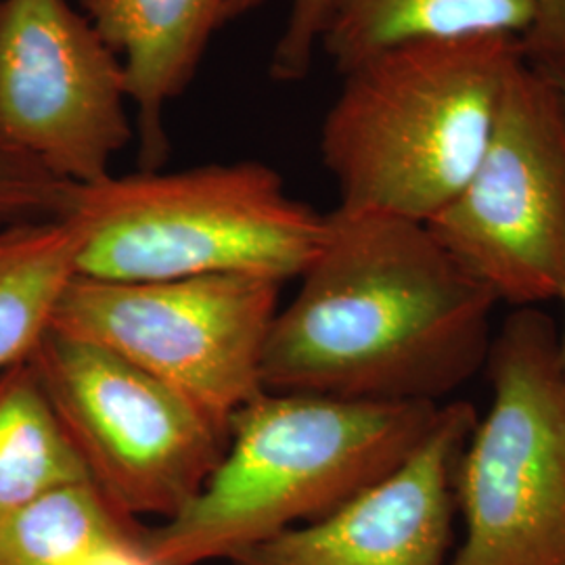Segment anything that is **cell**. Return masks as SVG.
<instances>
[{
  "label": "cell",
  "mask_w": 565,
  "mask_h": 565,
  "mask_svg": "<svg viewBox=\"0 0 565 565\" xmlns=\"http://www.w3.org/2000/svg\"><path fill=\"white\" fill-rule=\"evenodd\" d=\"M300 281L266 338V392L443 404L486 369L499 300L427 224L335 207Z\"/></svg>",
  "instance_id": "obj_1"
},
{
  "label": "cell",
  "mask_w": 565,
  "mask_h": 565,
  "mask_svg": "<svg viewBox=\"0 0 565 565\" xmlns=\"http://www.w3.org/2000/svg\"><path fill=\"white\" fill-rule=\"evenodd\" d=\"M443 411L264 390L231 419L223 461L198 499L145 532L149 562H233L285 530L323 520L406 463Z\"/></svg>",
  "instance_id": "obj_2"
},
{
  "label": "cell",
  "mask_w": 565,
  "mask_h": 565,
  "mask_svg": "<svg viewBox=\"0 0 565 565\" xmlns=\"http://www.w3.org/2000/svg\"><path fill=\"white\" fill-rule=\"evenodd\" d=\"M522 57L507 36L408 42L343 74L321 132L338 207L434 221L480 162Z\"/></svg>",
  "instance_id": "obj_3"
},
{
  "label": "cell",
  "mask_w": 565,
  "mask_h": 565,
  "mask_svg": "<svg viewBox=\"0 0 565 565\" xmlns=\"http://www.w3.org/2000/svg\"><path fill=\"white\" fill-rule=\"evenodd\" d=\"M63 221L76 233V275L103 281L287 282L302 277L327 231V216L263 162L107 174L74 184Z\"/></svg>",
  "instance_id": "obj_4"
},
{
  "label": "cell",
  "mask_w": 565,
  "mask_h": 565,
  "mask_svg": "<svg viewBox=\"0 0 565 565\" xmlns=\"http://www.w3.org/2000/svg\"><path fill=\"white\" fill-rule=\"evenodd\" d=\"M492 403L455 469L465 539L448 565H565L559 324L515 308L488 352Z\"/></svg>",
  "instance_id": "obj_5"
},
{
  "label": "cell",
  "mask_w": 565,
  "mask_h": 565,
  "mask_svg": "<svg viewBox=\"0 0 565 565\" xmlns=\"http://www.w3.org/2000/svg\"><path fill=\"white\" fill-rule=\"evenodd\" d=\"M427 228L499 302L562 300L565 102L545 65L513 63L480 162Z\"/></svg>",
  "instance_id": "obj_6"
},
{
  "label": "cell",
  "mask_w": 565,
  "mask_h": 565,
  "mask_svg": "<svg viewBox=\"0 0 565 565\" xmlns=\"http://www.w3.org/2000/svg\"><path fill=\"white\" fill-rule=\"evenodd\" d=\"M282 282L210 275L67 282L51 329L99 345L231 427L264 392L263 356Z\"/></svg>",
  "instance_id": "obj_7"
},
{
  "label": "cell",
  "mask_w": 565,
  "mask_h": 565,
  "mask_svg": "<svg viewBox=\"0 0 565 565\" xmlns=\"http://www.w3.org/2000/svg\"><path fill=\"white\" fill-rule=\"evenodd\" d=\"M28 361L90 482L124 515L177 518L223 461L228 425L99 345L51 329Z\"/></svg>",
  "instance_id": "obj_8"
},
{
  "label": "cell",
  "mask_w": 565,
  "mask_h": 565,
  "mask_svg": "<svg viewBox=\"0 0 565 565\" xmlns=\"http://www.w3.org/2000/svg\"><path fill=\"white\" fill-rule=\"evenodd\" d=\"M118 55L70 0H0V139L70 184L132 139Z\"/></svg>",
  "instance_id": "obj_9"
},
{
  "label": "cell",
  "mask_w": 565,
  "mask_h": 565,
  "mask_svg": "<svg viewBox=\"0 0 565 565\" xmlns=\"http://www.w3.org/2000/svg\"><path fill=\"white\" fill-rule=\"evenodd\" d=\"M471 403L445 404L419 450L380 484L319 522L252 546L233 565H448L455 546V469L476 429Z\"/></svg>",
  "instance_id": "obj_10"
},
{
  "label": "cell",
  "mask_w": 565,
  "mask_h": 565,
  "mask_svg": "<svg viewBox=\"0 0 565 565\" xmlns=\"http://www.w3.org/2000/svg\"><path fill=\"white\" fill-rule=\"evenodd\" d=\"M218 4L221 0H82L93 28L124 57L145 170H156L168 156L166 105L195 76L207 42L221 28Z\"/></svg>",
  "instance_id": "obj_11"
},
{
  "label": "cell",
  "mask_w": 565,
  "mask_h": 565,
  "mask_svg": "<svg viewBox=\"0 0 565 565\" xmlns=\"http://www.w3.org/2000/svg\"><path fill=\"white\" fill-rule=\"evenodd\" d=\"M539 0H327L321 41L348 74L387 49L424 41H522Z\"/></svg>",
  "instance_id": "obj_12"
},
{
  "label": "cell",
  "mask_w": 565,
  "mask_h": 565,
  "mask_svg": "<svg viewBox=\"0 0 565 565\" xmlns=\"http://www.w3.org/2000/svg\"><path fill=\"white\" fill-rule=\"evenodd\" d=\"M76 233L63 218L0 228V371L30 359L76 277Z\"/></svg>",
  "instance_id": "obj_13"
},
{
  "label": "cell",
  "mask_w": 565,
  "mask_h": 565,
  "mask_svg": "<svg viewBox=\"0 0 565 565\" xmlns=\"http://www.w3.org/2000/svg\"><path fill=\"white\" fill-rule=\"evenodd\" d=\"M90 480L30 361L0 371V522L42 494Z\"/></svg>",
  "instance_id": "obj_14"
},
{
  "label": "cell",
  "mask_w": 565,
  "mask_h": 565,
  "mask_svg": "<svg viewBox=\"0 0 565 565\" xmlns=\"http://www.w3.org/2000/svg\"><path fill=\"white\" fill-rule=\"evenodd\" d=\"M90 480L61 486L0 522V565H84L99 548L141 534Z\"/></svg>",
  "instance_id": "obj_15"
},
{
  "label": "cell",
  "mask_w": 565,
  "mask_h": 565,
  "mask_svg": "<svg viewBox=\"0 0 565 565\" xmlns=\"http://www.w3.org/2000/svg\"><path fill=\"white\" fill-rule=\"evenodd\" d=\"M74 184L0 139V228L9 224L63 218Z\"/></svg>",
  "instance_id": "obj_16"
},
{
  "label": "cell",
  "mask_w": 565,
  "mask_h": 565,
  "mask_svg": "<svg viewBox=\"0 0 565 565\" xmlns=\"http://www.w3.org/2000/svg\"><path fill=\"white\" fill-rule=\"evenodd\" d=\"M264 0H221L218 21L221 28L228 21L243 18L252 9L260 7ZM324 7L327 0H291L287 23L282 28L281 39L275 46L270 72L277 81H302L308 74L315 51L321 41Z\"/></svg>",
  "instance_id": "obj_17"
},
{
  "label": "cell",
  "mask_w": 565,
  "mask_h": 565,
  "mask_svg": "<svg viewBox=\"0 0 565 565\" xmlns=\"http://www.w3.org/2000/svg\"><path fill=\"white\" fill-rule=\"evenodd\" d=\"M520 44L525 60L565 63V0H539L536 15Z\"/></svg>",
  "instance_id": "obj_18"
},
{
  "label": "cell",
  "mask_w": 565,
  "mask_h": 565,
  "mask_svg": "<svg viewBox=\"0 0 565 565\" xmlns=\"http://www.w3.org/2000/svg\"><path fill=\"white\" fill-rule=\"evenodd\" d=\"M145 532L103 546L84 565H153L145 551Z\"/></svg>",
  "instance_id": "obj_19"
},
{
  "label": "cell",
  "mask_w": 565,
  "mask_h": 565,
  "mask_svg": "<svg viewBox=\"0 0 565 565\" xmlns=\"http://www.w3.org/2000/svg\"><path fill=\"white\" fill-rule=\"evenodd\" d=\"M541 65H545L546 70L553 74V78L559 84V90H562L565 102V63H541ZM559 302L564 303V323L559 327V359L565 369V291Z\"/></svg>",
  "instance_id": "obj_20"
}]
</instances>
